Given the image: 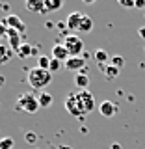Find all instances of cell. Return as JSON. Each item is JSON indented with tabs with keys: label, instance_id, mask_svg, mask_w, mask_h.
Listing matches in <instances>:
<instances>
[{
	"label": "cell",
	"instance_id": "cell-1",
	"mask_svg": "<svg viewBox=\"0 0 145 149\" xmlns=\"http://www.w3.org/2000/svg\"><path fill=\"white\" fill-rule=\"evenodd\" d=\"M52 77L54 74L50 71H45L41 67H34L28 71V84H30L34 90H41L43 91L50 82H52Z\"/></svg>",
	"mask_w": 145,
	"mask_h": 149
},
{
	"label": "cell",
	"instance_id": "cell-2",
	"mask_svg": "<svg viewBox=\"0 0 145 149\" xmlns=\"http://www.w3.org/2000/svg\"><path fill=\"white\" fill-rule=\"evenodd\" d=\"M74 97H76V102H78V108H80V112L84 116L89 114V112L95 110V97H93L91 91L87 90H78L76 93H74Z\"/></svg>",
	"mask_w": 145,
	"mask_h": 149
},
{
	"label": "cell",
	"instance_id": "cell-3",
	"mask_svg": "<svg viewBox=\"0 0 145 149\" xmlns=\"http://www.w3.org/2000/svg\"><path fill=\"white\" fill-rule=\"evenodd\" d=\"M17 108L22 110V112H28V114H35L41 106H39L37 97H34L32 93H22V95L17 99Z\"/></svg>",
	"mask_w": 145,
	"mask_h": 149
},
{
	"label": "cell",
	"instance_id": "cell-4",
	"mask_svg": "<svg viewBox=\"0 0 145 149\" xmlns=\"http://www.w3.org/2000/svg\"><path fill=\"white\" fill-rule=\"evenodd\" d=\"M63 45H65V49L69 50L71 58H74V56H82V52H84V41L78 36H74V34L65 37Z\"/></svg>",
	"mask_w": 145,
	"mask_h": 149
},
{
	"label": "cell",
	"instance_id": "cell-5",
	"mask_svg": "<svg viewBox=\"0 0 145 149\" xmlns=\"http://www.w3.org/2000/svg\"><path fill=\"white\" fill-rule=\"evenodd\" d=\"M65 110H67L71 116H74L76 119H82L84 118V114L80 112V108H78V102H76L74 93H69V95H67V99H65Z\"/></svg>",
	"mask_w": 145,
	"mask_h": 149
},
{
	"label": "cell",
	"instance_id": "cell-6",
	"mask_svg": "<svg viewBox=\"0 0 145 149\" xmlns=\"http://www.w3.org/2000/svg\"><path fill=\"white\" fill-rule=\"evenodd\" d=\"M86 58L84 56H74V58H69L67 62H65V69L67 71H74V73H80L86 69Z\"/></svg>",
	"mask_w": 145,
	"mask_h": 149
},
{
	"label": "cell",
	"instance_id": "cell-7",
	"mask_svg": "<svg viewBox=\"0 0 145 149\" xmlns=\"http://www.w3.org/2000/svg\"><path fill=\"white\" fill-rule=\"evenodd\" d=\"M4 22H6V26L8 28H13V30H17V32H24L26 30V24L19 19V15H15V13H8L6 19H4Z\"/></svg>",
	"mask_w": 145,
	"mask_h": 149
},
{
	"label": "cell",
	"instance_id": "cell-8",
	"mask_svg": "<svg viewBox=\"0 0 145 149\" xmlns=\"http://www.w3.org/2000/svg\"><path fill=\"white\" fill-rule=\"evenodd\" d=\"M82 19H84V13L82 11H73V13H69V17H67V28L69 30H73V32H78L80 30V24H82Z\"/></svg>",
	"mask_w": 145,
	"mask_h": 149
},
{
	"label": "cell",
	"instance_id": "cell-9",
	"mask_svg": "<svg viewBox=\"0 0 145 149\" xmlns=\"http://www.w3.org/2000/svg\"><path fill=\"white\" fill-rule=\"evenodd\" d=\"M117 110H119L117 104L112 102V101H102L99 104V112H101L102 118H114V116L117 114Z\"/></svg>",
	"mask_w": 145,
	"mask_h": 149
},
{
	"label": "cell",
	"instance_id": "cell-10",
	"mask_svg": "<svg viewBox=\"0 0 145 149\" xmlns=\"http://www.w3.org/2000/svg\"><path fill=\"white\" fill-rule=\"evenodd\" d=\"M52 58L58 60V62H67V60L71 58V54H69V50L65 49L63 43H56L52 47Z\"/></svg>",
	"mask_w": 145,
	"mask_h": 149
},
{
	"label": "cell",
	"instance_id": "cell-11",
	"mask_svg": "<svg viewBox=\"0 0 145 149\" xmlns=\"http://www.w3.org/2000/svg\"><path fill=\"white\" fill-rule=\"evenodd\" d=\"M8 45L11 47L13 50H17L21 49V45H22V41H21V32H17V30H13V28H8Z\"/></svg>",
	"mask_w": 145,
	"mask_h": 149
},
{
	"label": "cell",
	"instance_id": "cell-12",
	"mask_svg": "<svg viewBox=\"0 0 145 149\" xmlns=\"http://www.w3.org/2000/svg\"><path fill=\"white\" fill-rule=\"evenodd\" d=\"M24 6H26L28 11H34V13H46L45 0H28Z\"/></svg>",
	"mask_w": 145,
	"mask_h": 149
},
{
	"label": "cell",
	"instance_id": "cell-13",
	"mask_svg": "<svg viewBox=\"0 0 145 149\" xmlns=\"http://www.w3.org/2000/svg\"><path fill=\"white\" fill-rule=\"evenodd\" d=\"M74 84H76V88L78 90H87V86H89V77H87V73L86 71H80V73H76L74 74Z\"/></svg>",
	"mask_w": 145,
	"mask_h": 149
},
{
	"label": "cell",
	"instance_id": "cell-14",
	"mask_svg": "<svg viewBox=\"0 0 145 149\" xmlns=\"http://www.w3.org/2000/svg\"><path fill=\"white\" fill-rule=\"evenodd\" d=\"M13 52H15V50H13L9 45H4V43H0V65L8 63L9 60L13 58Z\"/></svg>",
	"mask_w": 145,
	"mask_h": 149
},
{
	"label": "cell",
	"instance_id": "cell-15",
	"mask_svg": "<svg viewBox=\"0 0 145 149\" xmlns=\"http://www.w3.org/2000/svg\"><path fill=\"white\" fill-rule=\"evenodd\" d=\"M101 69H102V73H104L106 80H114V78H117V77H119V71H121V69L114 67V65H112V63L101 65Z\"/></svg>",
	"mask_w": 145,
	"mask_h": 149
},
{
	"label": "cell",
	"instance_id": "cell-16",
	"mask_svg": "<svg viewBox=\"0 0 145 149\" xmlns=\"http://www.w3.org/2000/svg\"><path fill=\"white\" fill-rule=\"evenodd\" d=\"M37 101H39V106H41V108H49V106L54 102V97L50 95L49 91H41L39 97H37Z\"/></svg>",
	"mask_w": 145,
	"mask_h": 149
},
{
	"label": "cell",
	"instance_id": "cell-17",
	"mask_svg": "<svg viewBox=\"0 0 145 149\" xmlns=\"http://www.w3.org/2000/svg\"><path fill=\"white\" fill-rule=\"evenodd\" d=\"M91 30H93V19L89 15H84L82 24H80V30H78V32H82V34H89Z\"/></svg>",
	"mask_w": 145,
	"mask_h": 149
},
{
	"label": "cell",
	"instance_id": "cell-18",
	"mask_svg": "<svg viewBox=\"0 0 145 149\" xmlns=\"http://www.w3.org/2000/svg\"><path fill=\"white\" fill-rule=\"evenodd\" d=\"M95 60L97 62H99L101 65H106V63H110V56H108V52H106V50H102V49H97L95 50Z\"/></svg>",
	"mask_w": 145,
	"mask_h": 149
},
{
	"label": "cell",
	"instance_id": "cell-19",
	"mask_svg": "<svg viewBox=\"0 0 145 149\" xmlns=\"http://www.w3.org/2000/svg\"><path fill=\"white\" fill-rule=\"evenodd\" d=\"M34 52H35L34 47H30L28 43H22V45H21V49H19L15 54H17V56H21V58H28V56L34 54Z\"/></svg>",
	"mask_w": 145,
	"mask_h": 149
},
{
	"label": "cell",
	"instance_id": "cell-20",
	"mask_svg": "<svg viewBox=\"0 0 145 149\" xmlns=\"http://www.w3.org/2000/svg\"><path fill=\"white\" fill-rule=\"evenodd\" d=\"M50 62H52V56H39L37 58V67H41V69H45V71H49V67H50Z\"/></svg>",
	"mask_w": 145,
	"mask_h": 149
},
{
	"label": "cell",
	"instance_id": "cell-21",
	"mask_svg": "<svg viewBox=\"0 0 145 149\" xmlns=\"http://www.w3.org/2000/svg\"><path fill=\"white\" fill-rule=\"evenodd\" d=\"M63 6L62 0H45V8L46 11H56V9H60Z\"/></svg>",
	"mask_w": 145,
	"mask_h": 149
},
{
	"label": "cell",
	"instance_id": "cell-22",
	"mask_svg": "<svg viewBox=\"0 0 145 149\" xmlns=\"http://www.w3.org/2000/svg\"><path fill=\"white\" fill-rule=\"evenodd\" d=\"M15 147V140L13 138H2L0 140V149H13Z\"/></svg>",
	"mask_w": 145,
	"mask_h": 149
},
{
	"label": "cell",
	"instance_id": "cell-23",
	"mask_svg": "<svg viewBox=\"0 0 145 149\" xmlns=\"http://www.w3.org/2000/svg\"><path fill=\"white\" fill-rule=\"evenodd\" d=\"M110 63L114 65V67L121 69V67H123V65H125V58H123V56H114V58L110 60Z\"/></svg>",
	"mask_w": 145,
	"mask_h": 149
},
{
	"label": "cell",
	"instance_id": "cell-24",
	"mask_svg": "<svg viewBox=\"0 0 145 149\" xmlns=\"http://www.w3.org/2000/svg\"><path fill=\"white\" fill-rule=\"evenodd\" d=\"M60 69H62V62H58V60H54V58H52V62H50V67H49V71L54 74L56 71H60Z\"/></svg>",
	"mask_w": 145,
	"mask_h": 149
},
{
	"label": "cell",
	"instance_id": "cell-25",
	"mask_svg": "<svg viewBox=\"0 0 145 149\" xmlns=\"http://www.w3.org/2000/svg\"><path fill=\"white\" fill-rule=\"evenodd\" d=\"M24 140L28 143H35V140H37V136H35V132L34 130H28V132L24 134Z\"/></svg>",
	"mask_w": 145,
	"mask_h": 149
},
{
	"label": "cell",
	"instance_id": "cell-26",
	"mask_svg": "<svg viewBox=\"0 0 145 149\" xmlns=\"http://www.w3.org/2000/svg\"><path fill=\"white\" fill-rule=\"evenodd\" d=\"M6 36H8V26H6L4 21H0V41H2Z\"/></svg>",
	"mask_w": 145,
	"mask_h": 149
},
{
	"label": "cell",
	"instance_id": "cell-27",
	"mask_svg": "<svg viewBox=\"0 0 145 149\" xmlns=\"http://www.w3.org/2000/svg\"><path fill=\"white\" fill-rule=\"evenodd\" d=\"M119 6H123V8H134V2H132V0H119Z\"/></svg>",
	"mask_w": 145,
	"mask_h": 149
},
{
	"label": "cell",
	"instance_id": "cell-28",
	"mask_svg": "<svg viewBox=\"0 0 145 149\" xmlns=\"http://www.w3.org/2000/svg\"><path fill=\"white\" fill-rule=\"evenodd\" d=\"M134 8L143 9V8H145V0H136V2H134Z\"/></svg>",
	"mask_w": 145,
	"mask_h": 149
},
{
	"label": "cell",
	"instance_id": "cell-29",
	"mask_svg": "<svg viewBox=\"0 0 145 149\" xmlns=\"http://www.w3.org/2000/svg\"><path fill=\"white\" fill-rule=\"evenodd\" d=\"M138 34H139V37H142V39H145V26H142L138 30Z\"/></svg>",
	"mask_w": 145,
	"mask_h": 149
},
{
	"label": "cell",
	"instance_id": "cell-30",
	"mask_svg": "<svg viewBox=\"0 0 145 149\" xmlns=\"http://www.w3.org/2000/svg\"><path fill=\"white\" fill-rule=\"evenodd\" d=\"M112 149H121V146H117V143H114V146H112Z\"/></svg>",
	"mask_w": 145,
	"mask_h": 149
},
{
	"label": "cell",
	"instance_id": "cell-31",
	"mask_svg": "<svg viewBox=\"0 0 145 149\" xmlns=\"http://www.w3.org/2000/svg\"><path fill=\"white\" fill-rule=\"evenodd\" d=\"M2 82H4V78H0V84H2Z\"/></svg>",
	"mask_w": 145,
	"mask_h": 149
},
{
	"label": "cell",
	"instance_id": "cell-32",
	"mask_svg": "<svg viewBox=\"0 0 145 149\" xmlns=\"http://www.w3.org/2000/svg\"><path fill=\"white\" fill-rule=\"evenodd\" d=\"M143 50H145V49H143Z\"/></svg>",
	"mask_w": 145,
	"mask_h": 149
}]
</instances>
